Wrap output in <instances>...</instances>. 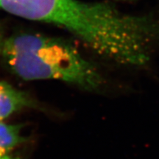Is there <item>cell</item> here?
<instances>
[{"instance_id":"5","label":"cell","mask_w":159,"mask_h":159,"mask_svg":"<svg viewBox=\"0 0 159 159\" xmlns=\"http://www.w3.org/2000/svg\"><path fill=\"white\" fill-rule=\"evenodd\" d=\"M7 38L5 34V31H4L2 25L0 23V58H2V55L4 47H5V41L7 40Z\"/></svg>"},{"instance_id":"6","label":"cell","mask_w":159,"mask_h":159,"mask_svg":"<svg viewBox=\"0 0 159 159\" xmlns=\"http://www.w3.org/2000/svg\"><path fill=\"white\" fill-rule=\"evenodd\" d=\"M0 159H20V158L16 155L11 153L5 156H0Z\"/></svg>"},{"instance_id":"2","label":"cell","mask_w":159,"mask_h":159,"mask_svg":"<svg viewBox=\"0 0 159 159\" xmlns=\"http://www.w3.org/2000/svg\"><path fill=\"white\" fill-rule=\"evenodd\" d=\"M2 59L25 80H57L86 91L103 84L98 69L72 43L58 38L31 33L7 37Z\"/></svg>"},{"instance_id":"4","label":"cell","mask_w":159,"mask_h":159,"mask_svg":"<svg viewBox=\"0 0 159 159\" xmlns=\"http://www.w3.org/2000/svg\"><path fill=\"white\" fill-rule=\"evenodd\" d=\"M22 125L0 121V156L11 154L13 150L25 142Z\"/></svg>"},{"instance_id":"1","label":"cell","mask_w":159,"mask_h":159,"mask_svg":"<svg viewBox=\"0 0 159 159\" xmlns=\"http://www.w3.org/2000/svg\"><path fill=\"white\" fill-rule=\"evenodd\" d=\"M0 10L29 21L56 26L96 55L119 64H144L152 47L159 41V20L127 14L105 2L0 0Z\"/></svg>"},{"instance_id":"3","label":"cell","mask_w":159,"mask_h":159,"mask_svg":"<svg viewBox=\"0 0 159 159\" xmlns=\"http://www.w3.org/2000/svg\"><path fill=\"white\" fill-rule=\"evenodd\" d=\"M36 107V102L29 94L0 80V121L24 109Z\"/></svg>"}]
</instances>
